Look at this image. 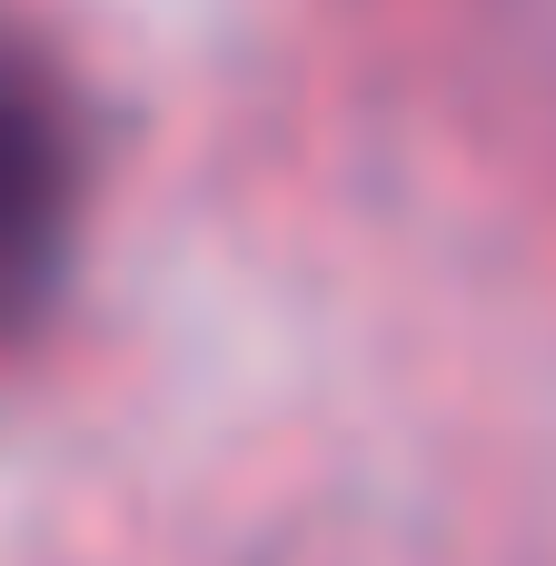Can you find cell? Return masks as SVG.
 <instances>
[{
  "mask_svg": "<svg viewBox=\"0 0 556 566\" xmlns=\"http://www.w3.org/2000/svg\"><path fill=\"white\" fill-rule=\"evenodd\" d=\"M80 189H90V139L70 80L0 40V338L30 328L80 249Z\"/></svg>",
  "mask_w": 556,
  "mask_h": 566,
  "instance_id": "cell-1",
  "label": "cell"
}]
</instances>
